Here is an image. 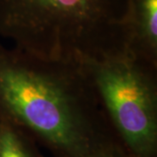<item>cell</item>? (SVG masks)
<instances>
[{
	"instance_id": "4",
	"label": "cell",
	"mask_w": 157,
	"mask_h": 157,
	"mask_svg": "<svg viewBox=\"0 0 157 157\" xmlns=\"http://www.w3.org/2000/svg\"><path fill=\"white\" fill-rule=\"evenodd\" d=\"M125 33L127 51L157 65V0H129Z\"/></svg>"
},
{
	"instance_id": "5",
	"label": "cell",
	"mask_w": 157,
	"mask_h": 157,
	"mask_svg": "<svg viewBox=\"0 0 157 157\" xmlns=\"http://www.w3.org/2000/svg\"><path fill=\"white\" fill-rule=\"evenodd\" d=\"M25 130L6 118L0 121V157H37Z\"/></svg>"
},
{
	"instance_id": "1",
	"label": "cell",
	"mask_w": 157,
	"mask_h": 157,
	"mask_svg": "<svg viewBox=\"0 0 157 157\" xmlns=\"http://www.w3.org/2000/svg\"><path fill=\"white\" fill-rule=\"evenodd\" d=\"M0 113L66 157L109 140V124L84 65L48 60L16 48L0 52Z\"/></svg>"
},
{
	"instance_id": "2",
	"label": "cell",
	"mask_w": 157,
	"mask_h": 157,
	"mask_svg": "<svg viewBox=\"0 0 157 157\" xmlns=\"http://www.w3.org/2000/svg\"><path fill=\"white\" fill-rule=\"evenodd\" d=\"M129 0H0V32L16 48L85 64L127 49Z\"/></svg>"
},
{
	"instance_id": "6",
	"label": "cell",
	"mask_w": 157,
	"mask_h": 157,
	"mask_svg": "<svg viewBox=\"0 0 157 157\" xmlns=\"http://www.w3.org/2000/svg\"><path fill=\"white\" fill-rule=\"evenodd\" d=\"M83 157H131L122 146L107 140L97 146Z\"/></svg>"
},
{
	"instance_id": "3",
	"label": "cell",
	"mask_w": 157,
	"mask_h": 157,
	"mask_svg": "<svg viewBox=\"0 0 157 157\" xmlns=\"http://www.w3.org/2000/svg\"><path fill=\"white\" fill-rule=\"evenodd\" d=\"M131 157H156L157 65L124 51L83 64Z\"/></svg>"
}]
</instances>
